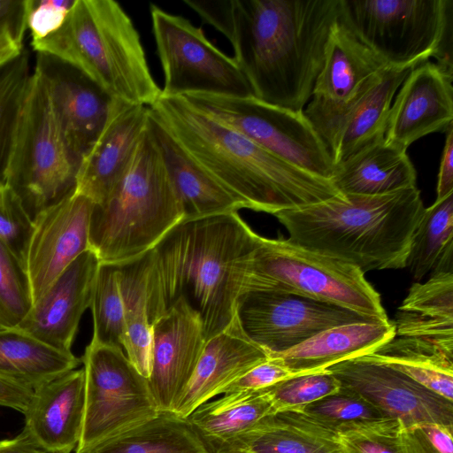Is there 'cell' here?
Masks as SVG:
<instances>
[{"instance_id": "cell-15", "label": "cell", "mask_w": 453, "mask_h": 453, "mask_svg": "<svg viewBox=\"0 0 453 453\" xmlns=\"http://www.w3.org/2000/svg\"><path fill=\"white\" fill-rule=\"evenodd\" d=\"M326 370L341 387L357 393L388 418L399 420L403 426L430 422L453 427V401L388 365L362 356Z\"/></svg>"}, {"instance_id": "cell-32", "label": "cell", "mask_w": 453, "mask_h": 453, "mask_svg": "<svg viewBox=\"0 0 453 453\" xmlns=\"http://www.w3.org/2000/svg\"><path fill=\"white\" fill-rule=\"evenodd\" d=\"M75 453H211L187 418L157 416Z\"/></svg>"}, {"instance_id": "cell-13", "label": "cell", "mask_w": 453, "mask_h": 453, "mask_svg": "<svg viewBox=\"0 0 453 453\" xmlns=\"http://www.w3.org/2000/svg\"><path fill=\"white\" fill-rule=\"evenodd\" d=\"M235 317L247 337L269 357L335 326L380 320L335 304L274 290L241 294Z\"/></svg>"}, {"instance_id": "cell-31", "label": "cell", "mask_w": 453, "mask_h": 453, "mask_svg": "<svg viewBox=\"0 0 453 453\" xmlns=\"http://www.w3.org/2000/svg\"><path fill=\"white\" fill-rule=\"evenodd\" d=\"M272 411L269 395L260 389L226 393L214 402L201 404L187 419L211 453H216Z\"/></svg>"}, {"instance_id": "cell-18", "label": "cell", "mask_w": 453, "mask_h": 453, "mask_svg": "<svg viewBox=\"0 0 453 453\" xmlns=\"http://www.w3.org/2000/svg\"><path fill=\"white\" fill-rule=\"evenodd\" d=\"M35 70L48 86L66 142L82 160L100 135L113 99L81 71L53 56L37 53Z\"/></svg>"}, {"instance_id": "cell-33", "label": "cell", "mask_w": 453, "mask_h": 453, "mask_svg": "<svg viewBox=\"0 0 453 453\" xmlns=\"http://www.w3.org/2000/svg\"><path fill=\"white\" fill-rule=\"evenodd\" d=\"M81 359L55 349L21 331H0V375L33 389L77 369Z\"/></svg>"}, {"instance_id": "cell-36", "label": "cell", "mask_w": 453, "mask_h": 453, "mask_svg": "<svg viewBox=\"0 0 453 453\" xmlns=\"http://www.w3.org/2000/svg\"><path fill=\"white\" fill-rule=\"evenodd\" d=\"M32 73L29 54L25 49L0 66V184L4 183L18 120Z\"/></svg>"}, {"instance_id": "cell-1", "label": "cell", "mask_w": 453, "mask_h": 453, "mask_svg": "<svg viewBox=\"0 0 453 453\" xmlns=\"http://www.w3.org/2000/svg\"><path fill=\"white\" fill-rule=\"evenodd\" d=\"M232 43L253 96L303 111L323 66L340 0H185Z\"/></svg>"}, {"instance_id": "cell-27", "label": "cell", "mask_w": 453, "mask_h": 453, "mask_svg": "<svg viewBox=\"0 0 453 453\" xmlns=\"http://www.w3.org/2000/svg\"><path fill=\"white\" fill-rule=\"evenodd\" d=\"M170 178L183 210V219L203 218L242 209V204L204 171L180 143L149 113Z\"/></svg>"}, {"instance_id": "cell-34", "label": "cell", "mask_w": 453, "mask_h": 453, "mask_svg": "<svg viewBox=\"0 0 453 453\" xmlns=\"http://www.w3.org/2000/svg\"><path fill=\"white\" fill-rule=\"evenodd\" d=\"M148 260L146 252L119 264L124 309L121 346L131 364L146 379L150 373L152 343L146 296Z\"/></svg>"}, {"instance_id": "cell-7", "label": "cell", "mask_w": 453, "mask_h": 453, "mask_svg": "<svg viewBox=\"0 0 453 453\" xmlns=\"http://www.w3.org/2000/svg\"><path fill=\"white\" fill-rule=\"evenodd\" d=\"M338 20L386 65L453 71V0H340Z\"/></svg>"}, {"instance_id": "cell-28", "label": "cell", "mask_w": 453, "mask_h": 453, "mask_svg": "<svg viewBox=\"0 0 453 453\" xmlns=\"http://www.w3.org/2000/svg\"><path fill=\"white\" fill-rule=\"evenodd\" d=\"M392 323L395 336L453 344V270L434 271L425 282L412 283Z\"/></svg>"}, {"instance_id": "cell-46", "label": "cell", "mask_w": 453, "mask_h": 453, "mask_svg": "<svg viewBox=\"0 0 453 453\" xmlns=\"http://www.w3.org/2000/svg\"><path fill=\"white\" fill-rule=\"evenodd\" d=\"M29 0H0V36L20 46L27 29Z\"/></svg>"}, {"instance_id": "cell-22", "label": "cell", "mask_w": 453, "mask_h": 453, "mask_svg": "<svg viewBox=\"0 0 453 453\" xmlns=\"http://www.w3.org/2000/svg\"><path fill=\"white\" fill-rule=\"evenodd\" d=\"M22 433L50 453H71L82 434L85 415L83 368L72 370L34 389Z\"/></svg>"}, {"instance_id": "cell-17", "label": "cell", "mask_w": 453, "mask_h": 453, "mask_svg": "<svg viewBox=\"0 0 453 453\" xmlns=\"http://www.w3.org/2000/svg\"><path fill=\"white\" fill-rule=\"evenodd\" d=\"M148 383L160 412H173L205 345L198 315L180 300L152 324Z\"/></svg>"}, {"instance_id": "cell-41", "label": "cell", "mask_w": 453, "mask_h": 453, "mask_svg": "<svg viewBox=\"0 0 453 453\" xmlns=\"http://www.w3.org/2000/svg\"><path fill=\"white\" fill-rule=\"evenodd\" d=\"M403 425L397 419L340 431L342 453H407L402 438Z\"/></svg>"}, {"instance_id": "cell-25", "label": "cell", "mask_w": 453, "mask_h": 453, "mask_svg": "<svg viewBox=\"0 0 453 453\" xmlns=\"http://www.w3.org/2000/svg\"><path fill=\"white\" fill-rule=\"evenodd\" d=\"M395 336V326L389 319L348 323L323 330L269 357L278 360L294 375L311 373L368 355Z\"/></svg>"}, {"instance_id": "cell-8", "label": "cell", "mask_w": 453, "mask_h": 453, "mask_svg": "<svg viewBox=\"0 0 453 453\" xmlns=\"http://www.w3.org/2000/svg\"><path fill=\"white\" fill-rule=\"evenodd\" d=\"M81 160L60 128L46 82L33 70L4 183L34 218L75 191Z\"/></svg>"}, {"instance_id": "cell-20", "label": "cell", "mask_w": 453, "mask_h": 453, "mask_svg": "<svg viewBox=\"0 0 453 453\" xmlns=\"http://www.w3.org/2000/svg\"><path fill=\"white\" fill-rule=\"evenodd\" d=\"M99 259L88 249L52 282L17 328L62 351L71 352L81 319L90 307Z\"/></svg>"}, {"instance_id": "cell-11", "label": "cell", "mask_w": 453, "mask_h": 453, "mask_svg": "<svg viewBox=\"0 0 453 453\" xmlns=\"http://www.w3.org/2000/svg\"><path fill=\"white\" fill-rule=\"evenodd\" d=\"M152 30L164 73L160 97L209 94L253 96L234 58L218 49L182 16L150 4Z\"/></svg>"}, {"instance_id": "cell-6", "label": "cell", "mask_w": 453, "mask_h": 453, "mask_svg": "<svg viewBox=\"0 0 453 453\" xmlns=\"http://www.w3.org/2000/svg\"><path fill=\"white\" fill-rule=\"evenodd\" d=\"M183 218L149 120L122 178L103 203L94 204L89 249L100 263H125L150 250Z\"/></svg>"}, {"instance_id": "cell-2", "label": "cell", "mask_w": 453, "mask_h": 453, "mask_svg": "<svg viewBox=\"0 0 453 453\" xmlns=\"http://www.w3.org/2000/svg\"><path fill=\"white\" fill-rule=\"evenodd\" d=\"M259 234L237 211L182 219L148 251L147 309L150 325L183 300L199 317L205 341L235 318Z\"/></svg>"}, {"instance_id": "cell-24", "label": "cell", "mask_w": 453, "mask_h": 453, "mask_svg": "<svg viewBox=\"0 0 453 453\" xmlns=\"http://www.w3.org/2000/svg\"><path fill=\"white\" fill-rule=\"evenodd\" d=\"M216 453H342L338 432L293 408L265 416Z\"/></svg>"}, {"instance_id": "cell-38", "label": "cell", "mask_w": 453, "mask_h": 453, "mask_svg": "<svg viewBox=\"0 0 453 453\" xmlns=\"http://www.w3.org/2000/svg\"><path fill=\"white\" fill-rule=\"evenodd\" d=\"M296 409L338 433L389 419L363 396L341 386L336 392Z\"/></svg>"}, {"instance_id": "cell-9", "label": "cell", "mask_w": 453, "mask_h": 453, "mask_svg": "<svg viewBox=\"0 0 453 453\" xmlns=\"http://www.w3.org/2000/svg\"><path fill=\"white\" fill-rule=\"evenodd\" d=\"M249 290L292 293L376 319H388L379 293L359 269L288 239L259 236L242 294Z\"/></svg>"}, {"instance_id": "cell-43", "label": "cell", "mask_w": 453, "mask_h": 453, "mask_svg": "<svg viewBox=\"0 0 453 453\" xmlns=\"http://www.w3.org/2000/svg\"><path fill=\"white\" fill-rule=\"evenodd\" d=\"M453 427L423 422L403 426L402 438L407 453H453Z\"/></svg>"}, {"instance_id": "cell-39", "label": "cell", "mask_w": 453, "mask_h": 453, "mask_svg": "<svg viewBox=\"0 0 453 453\" xmlns=\"http://www.w3.org/2000/svg\"><path fill=\"white\" fill-rule=\"evenodd\" d=\"M33 305L22 262L0 241V323L17 327Z\"/></svg>"}, {"instance_id": "cell-10", "label": "cell", "mask_w": 453, "mask_h": 453, "mask_svg": "<svg viewBox=\"0 0 453 453\" xmlns=\"http://www.w3.org/2000/svg\"><path fill=\"white\" fill-rule=\"evenodd\" d=\"M182 97L280 159L331 180L335 165L303 111L273 105L254 96L191 94Z\"/></svg>"}, {"instance_id": "cell-30", "label": "cell", "mask_w": 453, "mask_h": 453, "mask_svg": "<svg viewBox=\"0 0 453 453\" xmlns=\"http://www.w3.org/2000/svg\"><path fill=\"white\" fill-rule=\"evenodd\" d=\"M365 356L398 370L432 392L453 401V344L395 336Z\"/></svg>"}, {"instance_id": "cell-35", "label": "cell", "mask_w": 453, "mask_h": 453, "mask_svg": "<svg viewBox=\"0 0 453 453\" xmlns=\"http://www.w3.org/2000/svg\"><path fill=\"white\" fill-rule=\"evenodd\" d=\"M406 267L420 281L439 270H453V193L424 209Z\"/></svg>"}, {"instance_id": "cell-49", "label": "cell", "mask_w": 453, "mask_h": 453, "mask_svg": "<svg viewBox=\"0 0 453 453\" xmlns=\"http://www.w3.org/2000/svg\"><path fill=\"white\" fill-rule=\"evenodd\" d=\"M0 453H50L29 440L22 432L12 439L0 441Z\"/></svg>"}, {"instance_id": "cell-19", "label": "cell", "mask_w": 453, "mask_h": 453, "mask_svg": "<svg viewBox=\"0 0 453 453\" xmlns=\"http://www.w3.org/2000/svg\"><path fill=\"white\" fill-rule=\"evenodd\" d=\"M453 72L426 61L411 69L392 103L385 140L404 150L453 124Z\"/></svg>"}, {"instance_id": "cell-47", "label": "cell", "mask_w": 453, "mask_h": 453, "mask_svg": "<svg viewBox=\"0 0 453 453\" xmlns=\"http://www.w3.org/2000/svg\"><path fill=\"white\" fill-rule=\"evenodd\" d=\"M34 389L19 381L0 375V405L23 414L28 408Z\"/></svg>"}, {"instance_id": "cell-16", "label": "cell", "mask_w": 453, "mask_h": 453, "mask_svg": "<svg viewBox=\"0 0 453 453\" xmlns=\"http://www.w3.org/2000/svg\"><path fill=\"white\" fill-rule=\"evenodd\" d=\"M94 203L73 192L33 218L22 264L33 303L61 273L89 249V223Z\"/></svg>"}, {"instance_id": "cell-51", "label": "cell", "mask_w": 453, "mask_h": 453, "mask_svg": "<svg viewBox=\"0 0 453 453\" xmlns=\"http://www.w3.org/2000/svg\"><path fill=\"white\" fill-rule=\"evenodd\" d=\"M8 327L4 326L3 324L0 323V331H3L4 329H7Z\"/></svg>"}, {"instance_id": "cell-44", "label": "cell", "mask_w": 453, "mask_h": 453, "mask_svg": "<svg viewBox=\"0 0 453 453\" xmlns=\"http://www.w3.org/2000/svg\"><path fill=\"white\" fill-rule=\"evenodd\" d=\"M75 0H29L27 29L32 41L40 40L58 30Z\"/></svg>"}, {"instance_id": "cell-14", "label": "cell", "mask_w": 453, "mask_h": 453, "mask_svg": "<svg viewBox=\"0 0 453 453\" xmlns=\"http://www.w3.org/2000/svg\"><path fill=\"white\" fill-rule=\"evenodd\" d=\"M386 66L337 19L303 111L331 156L346 115Z\"/></svg>"}, {"instance_id": "cell-48", "label": "cell", "mask_w": 453, "mask_h": 453, "mask_svg": "<svg viewBox=\"0 0 453 453\" xmlns=\"http://www.w3.org/2000/svg\"><path fill=\"white\" fill-rule=\"evenodd\" d=\"M446 133L436 186V199L439 201L453 193V124Z\"/></svg>"}, {"instance_id": "cell-23", "label": "cell", "mask_w": 453, "mask_h": 453, "mask_svg": "<svg viewBox=\"0 0 453 453\" xmlns=\"http://www.w3.org/2000/svg\"><path fill=\"white\" fill-rule=\"evenodd\" d=\"M268 358V353L247 337L235 317L225 330L206 341L193 376L172 413L187 418Z\"/></svg>"}, {"instance_id": "cell-26", "label": "cell", "mask_w": 453, "mask_h": 453, "mask_svg": "<svg viewBox=\"0 0 453 453\" xmlns=\"http://www.w3.org/2000/svg\"><path fill=\"white\" fill-rule=\"evenodd\" d=\"M406 150L384 137L335 165L331 181L342 195L377 196L415 187L417 173Z\"/></svg>"}, {"instance_id": "cell-21", "label": "cell", "mask_w": 453, "mask_h": 453, "mask_svg": "<svg viewBox=\"0 0 453 453\" xmlns=\"http://www.w3.org/2000/svg\"><path fill=\"white\" fill-rule=\"evenodd\" d=\"M148 123L149 106L113 99L100 135L81 160L74 192L103 203L126 172Z\"/></svg>"}, {"instance_id": "cell-4", "label": "cell", "mask_w": 453, "mask_h": 453, "mask_svg": "<svg viewBox=\"0 0 453 453\" xmlns=\"http://www.w3.org/2000/svg\"><path fill=\"white\" fill-rule=\"evenodd\" d=\"M415 187L377 195H341L273 216L292 243L349 263L363 273L406 267L424 211Z\"/></svg>"}, {"instance_id": "cell-5", "label": "cell", "mask_w": 453, "mask_h": 453, "mask_svg": "<svg viewBox=\"0 0 453 453\" xmlns=\"http://www.w3.org/2000/svg\"><path fill=\"white\" fill-rule=\"evenodd\" d=\"M31 45L79 69L112 99L150 106L160 96L140 35L116 1L75 0L61 27Z\"/></svg>"}, {"instance_id": "cell-42", "label": "cell", "mask_w": 453, "mask_h": 453, "mask_svg": "<svg viewBox=\"0 0 453 453\" xmlns=\"http://www.w3.org/2000/svg\"><path fill=\"white\" fill-rule=\"evenodd\" d=\"M33 218L13 190L0 184V241L22 262Z\"/></svg>"}, {"instance_id": "cell-40", "label": "cell", "mask_w": 453, "mask_h": 453, "mask_svg": "<svg viewBox=\"0 0 453 453\" xmlns=\"http://www.w3.org/2000/svg\"><path fill=\"white\" fill-rule=\"evenodd\" d=\"M340 388L338 380L327 371L296 374L264 388L269 395L273 411L301 408Z\"/></svg>"}, {"instance_id": "cell-12", "label": "cell", "mask_w": 453, "mask_h": 453, "mask_svg": "<svg viewBox=\"0 0 453 453\" xmlns=\"http://www.w3.org/2000/svg\"><path fill=\"white\" fill-rule=\"evenodd\" d=\"M81 362L85 376V415L75 451L160 413L148 379L135 369L121 347L91 341Z\"/></svg>"}, {"instance_id": "cell-45", "label": "cell", "mask_w": 453, "mask_h": 453, "mask_svg": "<svg viewBox=\"0 0 453 453\" xmlns=\"http://www.w3.org/2000/svg\"><path fill=\"white\" fill-rule=\"evenodd\" d=\"M293 375L278 360L269 357L226 387L222 394L264 389Z\"/></svg>"}, {"instance_id": "cell-37", "label": "cell", "mask_w": 453, "mask_h": 453, "mask_svg": "<svg viewBox=\"0 0 453 453\" xmlns=\"http://www.w3.org/2000/svg\"><path fill=\"white\" fill-rule=\"evenodd\" d=\"M119 264L100 263L96 275L90 309L96 343L121 347L123 301Z\"/></svg>"}, {"instance_id": "cell-50", "label": "cell", "mask_w": 453, "mask_h": 453, "mask_svg": "<svg viewBox=\"0 0 453 453\" xmlns=\"http://www.w3.org/2000/svg\"><path fill=\"white\" fill-rule=\"evenodd\" d=\"M23 50V46L19 45L11 38L0 36V66L16 58Z\"/></svg>"}, {"instance_id": "cell-29", "label": "cell", "mask_w": 453, "mask_h": 453, "mask_svg": "<svg viewBox=\"0 0 453 453\" xmlns=\"http://www.w3.org/2000/svg\"><path fill=\"white\" fill-rule=\"evenodd\" d=\"M417 66V65H416ZM415 66H386L346 115L332 152L334 165L385 137L395 96Z\"/></svg>"}, {"instance_id": "cell-3", "label": "cell", "mask_w": 453, "mask_h": 453, "mask_svg": "<svg viewBox=\"0 0 453 453\" xmlns=\"http://www.w3.org/2000/svg\"><path fill=\"white\" fill-rule=\"evenodd\" d=\"M149 113L242 208L274 215L342 195L331 180L280 159L182 96H159Z\"/></svg>"}]
</instances>
